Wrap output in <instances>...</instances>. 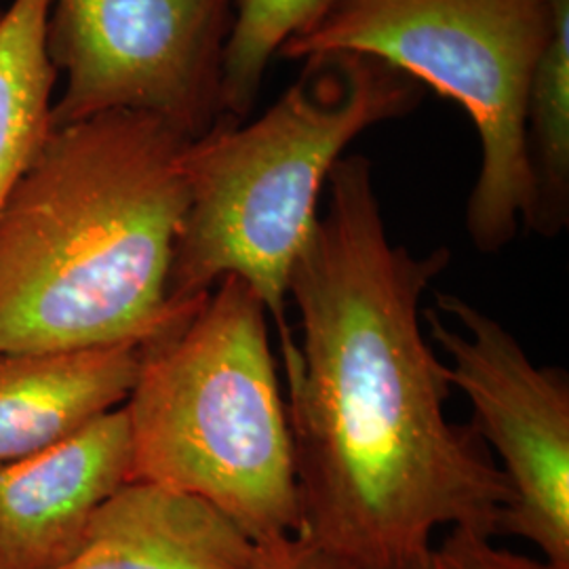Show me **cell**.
Wrapping results in <instances>:
<instances>
[{"label":"cell","mask_w":569,"mask_h":569,"mask_svg":"<svg viewBox=\"0 0 569 569\" xmlns=\"http://www.w3.org/2000/svg\"><path fill=\"white\" fill-rule=\"evenodd\" d=\"M287 281L302 342L281 340L302 529L361 569H407L441 528L496 536L509 481L475 428L446 418L451 382L420 302L449 249L388 239L371 163L342 157Z\"/></svg>","instance_id":"obj_1"},{"label":"cell","mask_w":569,"mask_h":569,"mask_svg":"<svg viewBox=\"0 0 569 569\" xmlns=\"http://www.w3.org/2000/svg\"><path fill=\"white\" fill-rule=\"evenodd\" d=\"M192 138L131 110L51 129L0 207V355L143 346L169 305Z\"/></svg>","instance_id":"obj_2"},{"label":"cell","mask_w":569,"mask_h":569,"mask_svg":"<svg viewBox=\"0 0 569 569\" xmlns=\"http://www.w3.org/2000/svg\"><path fill=\"white\" fill-rule=\"evenodd\" d=\"M306 60L302 77L260 119L222 114L188 143V204L167 287L176 310H194L224 277H237L287 338L289 272L329 171L366 129L406 117L422 98L420 82L371 56Z\"/></svg>","instance_id":"obj_3"},{"label":"cell","mask_w":569,"mask_h":569,"mask_svg":"<svg viewBox=\"0 0 569 569\" xmlns=\"http://www.w3.org/2000/svg\"><path fill=\"white\" fill-rule=\"evenodd\" d=\"M131 481L194 496L264 547L302 529L289 416L249 284L224 277L180 326L142 346L124 401Z\"/></svg>","instance_id":"obj_4"},{"label":"cell","mask_w":569,"mask_h":569,"mask_svg":"<svg viewBox=\"0 0 569 569\" xmlns=\"http://www.w3.org/2000/svg\"><path fill=\"white\" fill-rule=\"evenodd\" d=\"M550 32L549 0H342L279 56L363 53L460 103L481 138L468 234L498 253L536 207L528 96Z\"/></svg>","instance_id":"obj_5"},{"label":"cell","mask_w":569,"mask_h":569,"mask_svg":"<svg viewBox=\"0 0 569 569\" xmlns=\"http://www.w3.org/2000/svg\"><path fill=\"white\" fill-rule=\"evenodd\" d=\"M237 0H53L49 53L66 89L51 127L131 110L199 138L222 117Z\"/></svg>","instance_id":"obj_6"},{"label":"cell","mask_w":569,"mask_h":569,"mask_svg":"<svg viewBox=\"0 0 569 569\" xmlns=\"http://www.w3.org/2000/svg\"><path fill=\"white\" fill-rule=\"evenodd\" d=\"M425 308L448 376L472 406L470 427L500 458L512 502L498 533L519 536L542 559L569 569V378L538 367L507 327L449 293Z\"/></svg>","instance_id":"obj_7"},{"label":"cell","mask_w":569,"mask_h":569,"mask_svg":"<svg viewBox=\"0 0 569 569\" xmlns=\"http://www.w3.org/2000/svg\"><path fill=\"white\" fill-rule=\"evenodd\" d=\"M124 406L70 439L0 467V569H58L81 547L96 510L131 481Z\"/></svg>","instance_id":"obj_8"},{"label":"cell","mask_w":569,"mask_h":569,"mask_svg":"<svg viewBox=\"0 0 569 569\" xmlns=\"http://www.w3.org/2000/svg\"><path fill=\"white\" fill-rule=\"evenodd\" d=\"M142 346L0 355V467L53 448L124 406Z\"/></svg>","instance_id":"obj_9"},{"label":"cell","mask_w":569,"mask_h":569,"mask_svg":"<svg viewBox=\"0 0 569 569\" xmlns=\"http://www.w3.org/2000/svg\"><path fill=\"white\" fill-rule=\"evenodd\" d=\"M258 547L203 500L148 481H127L58 569H253Z\"/></svg>","instance_id":"obj_10"},{"label":"cell","mask_w":569,"mask_h":569,"mask_svg":"<svg viewBox=\"0 0 569 569\" xmlns=\"http://www.w3.org/2000/svg\"><path fill=\"white\" fill-rule=\"evenodd\" d=\"M53 0H13L0 13V207L51 133L58 68L49 53Z\"/></svg>","instance_id":"obj_11"},{"label":"cell","mask_w":569,"mask_h":569,"mask_svg":"<svg viewBox=\"0 0 569 569\" xmlns=\"http://www.w3.org/2000/svg\"><path fill=\"white\" fill-rule=\"evenodd\" d=\"M552 32L528 96L536 207L529 230L555 239L569 222V0H549Z\"/></svg>","instance_id":"obj_12"},{"label":"cell","mask_w":569,"mask_h":569,"mask_svg":"<svg viewBox=\"0 0 569 569\" xmlns=\"http://www.w3.org/2000/svg\"><path fill=\"white\" fill-rule=\"evenodd\" d=\"M338 2L342 0H237L222 60V114L243 122L258 100L270 60Z\"/></svg>","instance_id":"obj_13"},{"label":"cell","mask_w":569,"mask_h":569,"mask_svg":"<svg viewBox=\"0 0 569 569\" xmlns=\"http://www.w3.org/2000/svg\"><path fill=\"white\" fill-rule=\"evenodd\" d=\"M407 569H561L545 559L500 549L477 529L451 528L439 545H430Z\"/></svg>","instance_id":"obj_14"},{"label":"cell","mask_w":569,"mask_h":569,"mask_svg":"<svg viewBox=\"0 0 569 569\" xmlns=\"http://www.w3.org/2000/svg\"><path fill=\"white\" fill-rule=\"evenodd\" d=\"M253 569H361L321 549L305 533L258 547Z\"/></svg>","instance_id":"obj_15"}]
</instances>
